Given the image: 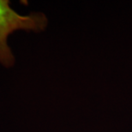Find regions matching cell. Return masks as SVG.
<instances>
[{
  "label": "cell",
  "mask_w": 132,
  "mask_h": 132,
  "mask_svg": "<svg viewBox=\"0 0 132 132\" xmlns=\"http://www.w3.org/2000/svg\"><path fill=\"white\" fill-rule=\"evenodd\" d=\"M47 19L43 13L22 15L11 9L10 1L0 0V63L5 67L15 64V57L8 45V37L16 30L39 32L46 28Z\"/></svg>",
  "instance_id": "obj_1"
}]
</instances>
